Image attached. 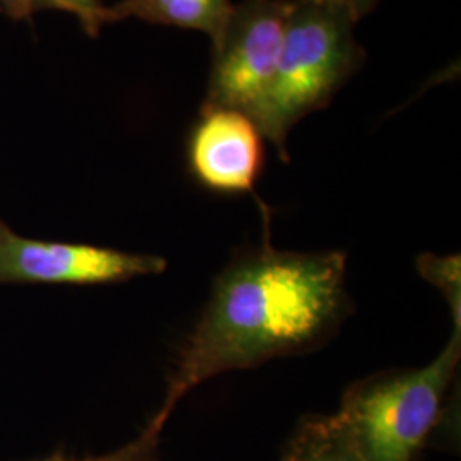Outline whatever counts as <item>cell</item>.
Masks as SVG:
<instances>
[{
  "mask_svg": "<svg viewBox=\"0 0 461 461\" xmlns=\"http://www.w3.org/2000/svg\"><path fill=\"white\" fill-rule=\"evenodd\" d=\"M346 268L342 251H280L268 236L238 255L215 279L152 420L165 428L176 403L205 379L329 342L350 306Z\"/></svg>",
  "mask_w": 461,
  "mask_h": 461,
  "instance_id": "6da1fadb",
  "label": "cell"
},
{
  "mask_svg": "<svg viewBox=\"0 0 461 461\" xmlns=\"http://www.w3.org/2000/svg\"><path fill=\"white\" fill-rule=\"evenodd\" d=\"M357 17L342 0H291L279 66L257 127L284 161L287 135L303 116L325 108L361 68Z\"/></svg>",
  "mask_w": 461,
  "mask_h": 461,
  "instance_id": "7a4b0ae2",
  "label": "cell"
},
{
  "mask_svg": "<svg viewBox=\"0 0 461 461\" xmlns=\"http://www.w3.org/2000/svg\"><path fill=\"white\" fill-rule=\"evenodd\" d=\"M461 357V331L422 369L386 371L352 384L335 422L364 461H415L445 415Z\"/></svg>",
  "mask_w": 461,
  "mask_h": 461,
  "instance_id": "3957f363",
  "label": "cell"
},
{
  "mask_svg": "<svg viewBox=\"0 0 461 461\" xmlns=\"http://www.w3.org/2000/svg\"><path fill=\"white\" fill-rule=\"evenodd\" d=\"M291 0H243L212 43L202 110L228 108L255 123L274 83Z\"/></svg>",
  "mask_w": 461,
  "mask_h": 461,
  "instance_id": "277c9868",
  "label": "cell"
},
{
  "mask_svg": "<svg viewBox=\"0 0 461 461\" xmlns=\"http://www.w3.org/2000/svg\"><path fill=\"white\" fill-rule=\"evenodd\" d=\"M166 260L112 248L30 240L0 221V284H115L165 272Z\"/></svg>",
  "mask_w": 461,
  "mask_h": 461,
  "instance_id": "5b68a950",
  "label": "cell"
},
{
  "mask_svg": "<svg viewBox=\"0 0 461 461\" xmlns=\"http://www.w3.org/2000/svg\"><path fill=\"white\" fill-rule=\"evenodd\" d=\"M264 135L249 116L228 110H200L188 137V167L215 194H253L265 166Z\"/></svg>",
  "mask_w": 461,
  "mask_h": 461,
  "instance_id": "8992f818",
  "label": "cell"
},
{
  "mask_svg": "<svg viewBox=\"0 0 461 461\" xmlns=\"http://www.w3.org/2000/svg\"><path fill=\"white\" fill-rule=\"evenodd\" d=\"M232 7L230 0H120L103 7L101 24L133 17L152 24L197 30L214 43L230 21Z\"/></svg>",
  "mask_w": 461,
  "mask_h": 461,
  "instance_id": "52a82bcc",
  "label": "cell"
},
{
  "mask_svg": "<svg viewBox=\"0 0 461 461\" xmlns=\"http://www.w3.org/2000/svg\"><path fill=\"white\" fill-rule=\"evenodd\" d=\"M280 461L364 460L333 415H330L306 419L289 439Z\"/></svg>",
  "mask_w": 461,
  "mask_h": 461,
  "instance_id": "ba28073f",
  "label": "cell"
},
{
  "mask_svg": "<svg viewBox=\"0 0 461 461\" xmlns=\"http://www.w3.org/2000/svg\"><path fill=\"white\" fill-rule=\"evenodd\" d=\"M417 268L424 279L436 285L441 294L445 296L455 329L461 327V264L460 255H447V257H438L426 253L417 258Z\"/></svg>",
  "mask_w": 461,
  "mask_h": 461,
  "instance_id": "9c48e42d",
  "label": "cell"
},
{
  "mask_svg": "<svg viewBox=\"0 0 461 461\" xmlns=\"http://www.w3.org/2000/svg\"><path fill=\"white\" fill-rule=\"evenodd\" d=\"M163 428L156 422H149L144 432L129 445L116 449L113 453L103 456H87V458H74L67 456L64 453H55L45 460L38 461H161L159 460V436Z\"/></svg>",
  "mask_w": 461,
  "mask_h": 461,
  "instance_id": "30bf717a",
  "label": "cell"
},
{
  "mask_svg": "<svg viewBox=\"0 0 461 461\" xmlns=\"http://www.w3.org/2000/svg\"><path fill=\"white\" fill-rule=\"evenodd\" d=\"M57 9L77 17L84 32L91 36L99 33L101 24V0H38V9Z\"/></svg>",
  "mask_w": 461,
  "mask_h": 461,
  "instance_id": "8fae6325",
  "label": "cell"
},
{
  "mask_svg": "<svg viewBox=\"0 0 461 461\" xmlns=\"http://www.w3.org/2000/svg\"><path fill=\"white\" fill-rule=\"evenodd\" d=\"M2 9L14 19H26L38 9V0H0Z\"/></svg>",
  "mask_w": 461,
  "mask_h": 461,
  "instance_id": "7c38bea8",
  "label": "cell"
},
{
  "mask_svg": "<svg viewBox=\"0 0 461 461\" xmlns=\"http://www.w3.org/2000/svg\"><path fill=\"white\" fill-rule=\"evenodd\" d=\"M342 2L356 14L357 19H361L376 7L379 0H342Z\"/></svg>",
  "mask_w": 461,
  "mask_h": 461,
  "instance_id": "4fadbf2b",
  "label": "cell"
}]
</instances>
